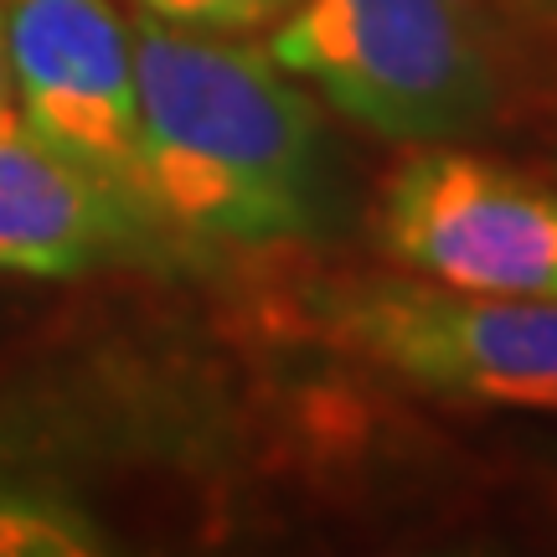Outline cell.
Listing matches in <instances>:
<instances>
[{"instance_id":"obj_1","label":"cell","mask_w":557,"mask_h":557,"mask_svg":"<svg viewBox=\"0 0 557 557\" xmlns=\"http://www.w3.org/2000/svg\"><path fill=\"white\" fill-rule=\"evenodd\" d=\"M139 197L171 233L233 248L320 218V114L269 52L135 16Z\"/></svg>"},{"instance_id":"obj_2","label":"cell","mask_w":557,"mask_h":557,"mask_svg":"<svg viewBox=\"0 0 557 557\" xmlns=\"http://www.w3.org/2000/svg\"><path fill=\"white\" fill-rule=\"evenodd\" d=\"M269 58L393 145H459L496 120L500 73L470 0H295Z\"/></svg>"},{"instance_id":"obj_3","label":"cell","mask_w":557,"mask_h":557,"mask_svg":"<svg viewBox=\"0 0 557 557\" xmlns=\"http://www.w3.org/2000/svg\"><path fill=\"white\" fill-rule=\"evenodd\" d=\"M351 357L475 408L557 413V299L475 295L434 278H351L320 305Z\"/></svg>"},{"instance_id":"obj_4","label":"cell","mask_w":557,"mask_h":557,"mask_svg":"<svg viewBox=\"0 0 557 557\" xmlns=\"http://www.w3.org/2000/svg\"><path fill=\"white\" fill-rule=\"evenodd\" d=\"M382 253L475 295L557 299V181L459 145H413L372 212Z\"/></svg>"},{"instance_id":"obj_5","label":"cell","mask_w":557,"mask_h":557,"mask_svg":"<svg viewBox=\"0 0 557 557\" xmlns=\"http://www.w3.org/2000/svg\"><path fill=\"white\" fill-rule=\"evenodd\" d=\"M0 11L21 124L62 160L139 197V83L129 21L109 0H0Z\"/></svg>"},{"instance_id":"obj_6","label":"cell","mask_w":557,"mask_h":557,"mask_svg":"<svg viewBox=\"0 0 557 557\" xmlns=\"http://www.w3.org/2000/svg\"><path fill=\"white\" fill-rule=\"evenodd\" d=\"M171 227L124 186L47 150L26 124L0 129V274L78 278L156 263Z\"/></svg>"},{"instance_id":"obj_7","label":"cell","mask_w":557,"mask_h":557,"mask_svg":"<svg viewBox=\"0 0 557 557\" xmlns=\"http://www.w3.org/2000/svg\"><path fill=\"white\" fill-rule=\"evenodd\" d=\"M109 547L83 506L26 485H0V557H94Z\"/></svg>"},{"instance_id":"obj_8","label":"cell","mask_w":557,"mask_h":557,"mask_svg":"<svg viewBox=\"0 0 557 557\" xmlns=\"http://www.w3.org/2000/svg\"><path fill=\"white\" fill-rule=\"evenodd\" d=\"M135 16H150L176 32H201V37H238L253 26L278 21L295 0H129Z\"/></svg>"},{"instance_id":"obj_9","label":"cell","mask_w":557,"mask_h":557,"mask_svg":"<svg viewBox=\"0 0 557 557\" xmlns=\"http://www.w3.org/2000/svg\"><path fill=\"white\" fill-rule=\"evenodd\" d=\"M21 124L16 114V88H11V58H5V11H0V129Z\"/></svg>"},{"instance_id":"obj_10","label":"cell","mask_w":557,"mask_h":557,"mask_svg":"<svg viewBox=\"0 0 557 557\" xmlns=\"http://www.w3.org/2000/svg\"><path fill=\"white\" fill-rule=\"evenodd\" d=\"M547 181H557V156H553V165H547Z\"/></svg>"}]
</instances>
